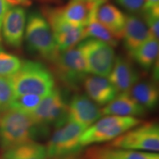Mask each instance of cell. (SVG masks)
Returning a JSON list of instances; mask_svg holds the SVG:
<instances>
[{"mask_svg": "<svg viewBox=\"0 0 159 159\" xmlns=\"http://www.w3.org/2000/svg\"><path fill=\"white\" fill-rule=\"evenodd\" d=\"M47 130L35 125L29 115L9 108L0 115V148L4 151L35 141Z\"/></svg>", "mask_w": 159, "mask_h": 159, "instance_id": "obj_1", "label": "cell"}, {"mask_svg": "<svg viewBox=\"0 0 159 159\" xmlns=\"http://www.w3.org/2000/svg\"><path fill=\"white\" fill-rule=\"evenodd\" d=\"M16 95L45 97L55 88L54 75L42 63L24 61L19 70L9 77Z\"/></svg>", "mask_w": 159, "mask_h": 159, "instance_id": "obj_2", "label": "cell"}, {"mask_svg": "<svg viewBox=\"0 0 159 159\" xmlns=\"http://www.w3.org/2000/svg\"><path fill=\"white\" fill-rule=\"evenodd\" d=\"M25 41L27 48L51 62L59 52L48 21L39 11L30 13L26 21Z\"/></svg>", "mask_w": 159, "mask_h": 159, "instance_id": "obj_3", "label": "cell"}, {"mask_svg": "<svg viewBox=\"0 0 159 159\" xmlns=\"http://www.w3.org/2000/svg\"><path fill=\"white\" fill-rule=\"evenodd\" d=\"M142 123L136 117L108 115L99 118L85 130L80 139L82 148L99 143L111 142L129 129Z\"/></svg>", "mask_w": 159, "mask_h": 159, "instance_id": "obj_4", "label": "cell"}, {"mask_svg": "<svg viewBox=\"0 0 159 159\" xmlns=\"http://www.w3.org/2000/svg\"><path fill=\"white\" fill-rule=\"evenodd\" d=\"M51 63L57 78L71 90H78L89 74L85 57L77 47L59 52Z\"/></svg>", "mask_w": 159, "mask_h": 159, "instance_id": "obj_5", "label": "cell"}, {"mask_svg": "<svg viewBox=\"0 0 159 159\" xmlns=\"http://www.w3.org/2000/svg\"><path fill=\"white\" fill-rule=\"evenodd\" d=\"M67 106L68 102L62 90L55 88L43 97L29 116L35 125L42 128L48 130L50 126L59 128L67 122Z\"/></svg>", "mask_w": 159, "mask_h": 159, "instance_id": "obj_6", "label": "cell"}, {"mask_svg": "<svg viewBox=\"0 0 159 159\" xmlns=\"http://www.w3.org/2000/svg\"><path fill=\"white\" fill-rule=\"evenodd\" d=\"M41 13L50 26L59 52L75 47L85 39L84 27L66 21L61 14L60 7L45 6L43 7Z\"/></svg>", "mask_w": 159, "mask_h": 159, "instance_id": "obj_7", "label": "cell"}, {"mask_svg": "<svg viewBox=\"0 0 159 159\" xmlns=\"http://www.w3.org/2000/svg\"><path fill=\"white\" fill-rule=\"evenodd\" d=\"M108 145L142 152H158L159 126L156 122L140 123L111 141Z\"/></svg>", "mask_w": 159, "mask_h": 159, "instance_id": "obj_8", "label": "cell"}, {"mask_svg": "<svg viewBox=\"0 0 159 159\" xmlns=\"http://www.w3.org/2000/svg\"><path fill=\"white\" fill-rule=\"evenodd\" d=\"M77 47L85 57L89 74L108 76L116 58L114 47L92 38L83 40Z\"/></svg>", "mask_w": 159, "mask_h": 159, "instance_id": "obj_9", "label": "cell"}, {"mask_svg": "<svg viewBox=\"0 0 159 159\" xmlns=\"http://www.w3.org/2000/svg\"><path fill=\"white\" fill-rule=\"evenodd\" d=\"M85 129V127L68 121L57 128L46 146L48 159L72 156L78 152L83 148L80 139Z\"/></svg>", "mask_w": 159, "mask_h": 159, "instance_id": "obj_10", "label": "cell"}, {"mask_svg": "<svg viewBox=\"0 0 159 159\" xmlns=\"http://www.w3.org/2000/svg\"><path fill=\"white\" fill-rule=\"evenodd\" d=\"M102 116L101 109L86 94L74 95L67 106V121L88 128Z\"/></svg>", "mask_w": 159, "mask_h": 159, "instance_id": "obj_11", "label": "cell"}, {"mask_svg": "<svg viewBox=\"0 0 159 159\" xmlns=\"http://www.w3.org/2000/svg\"><path fill=\"white\" fill-rule=\"evenodd\" d=\"M26 12L22 7H10L6 12L2 25V33L5 43L13 48H19L25 35Z\"/></svg>", "mask_w": 159, "mask_h": 159, "instance_id": "obj_12", "label": "cell"}, {"mask_svg": "<svg viewBox=\"0 0 159 159\" xmlns=\"http://www.w3.org/2000/svg\"><path fill=\"white\" fill-rule=\"evenodd\" d=\"M107 77L119 93L128 92L139 81V73L132 60L119 55Z\"/></svg>", "mask_w": 159, "mask_h": 159, "instance_id": "obj_13", "label": "cell"}, {"mask_svg": "<svg viewBox=\"0 0 159 159\" xmlns=\"http://www.w3.org/2000/svg\"><path fill=\"white\" fill-rule=\"evenodd\" d=\"M86 95L98 106H105L113 100L119 92L108 77L88 75L83 83Z\"/></svg>", "mask_w": 159, "mask_h": 159, "instance_id": "obj_14", "label": "cell"}, {"mask_svg": "<svg viewBox=\"0 0 159 159\" xmlns=\"http://www.w3.org/2000/svg\"><path fill=\"white\" fill-rule=\"evenodd\" d=\"M148 26L138 15H126V22L123 34V43L128 55L131 54L145 41L151 38Z\"/></svg>", "mask_w": 159, "mask_h": 159, "instance_id": "obj_15", "label": "cell"}, {"mask_svg": "<svg viewBox=\"0 0 159 159\" xmlns=\"http://www.w3.org/2000/svg\"><path fill=\"white\" fill-rule=\"evenodd\" d=\"M85 159H159V154L107 145L89 148L85 152Z\"/></svg>", "mask_w": 159, "mask_h": 159, "instance_id": "obj_16", "label": "cell"}, {"mask_svg": "<svg viewBox=\"0 0 159 159\" xmlns=\"http://www.w3.org/2000/svg\"><path fill=\"white\" fill-rule=\"evenodd\" d=\"M103 116L139 117L144 116L146 110L128 92H121L101 109Z\"/></svg>", "mask_w": 159, "mask_h": 159, "instance_id": "obj_17", "label": "cell"}, {"mask_svg": "<svg viewBox=\"0 0 159 159\" xmlns=\"http://www.w3.org/2000/svg\"><path fill=\"white\" fill-rule=\"evenodd\" d=\"M97 17L102 25L115 39H122L124 34L126 15L116 6L105 2L99 5L97 11Z\"/></svg>", "mask_w": 159, "mask_h": 159, "instance_id": "obj_18", "label": "cell"}, {"mask_svg": "<svg viewBox=\"0 0 159 159\" xmlns=\"http://www.w3.org/2000/svg\"><path fill=\"white\" fill-rule=\"evenodd\" d=\"M128 92L146 111L152 110L158 105L159 92L156 82L138 81Z\"/></svg>", "mask_w": 159, "mask_h": 159, "instance_id": "obj_19", "label": "cell"}, {"mask_svg": "<svg viewBox=\"0 0 159 159\" xmlns=\"http://www.w3.org/2000/svg\"><path fill=\"white\" fill-rule=\"evenodd\" d=\"M2 159H48L46 146L32 141L4 150Z\"/></svg>", "mask_w": 159, "mask_h": 159, "instance_id": "obj_20", "label": "cell"}, {"mask_svg": "<svg viewBox=\"0 0 159 159\" xmlns=\"http://www.w3.org/2000/svg\"><path fill=\"white\" fill-rule=\"evenodd\" d=\"M92 6L91 0L88 2L71 0L64 7H60V10L63 17L69 22L85 27Z\"/></svg>", "mask_w": 159, "mask_h": 159, "instance_id": "obj_21", "label": "cell"}, {"mask_svg": "<svg viewBox=\"0 0 159 159\" xmlns=\"http://www.w3.org/2000/svg\"><path fill=\"white\" fill-rule=\"evenodd\" d=\"M158 41L151 37L129 56L142 69L149 70L158 60Z\"/></svg>", "mask_w": 159, "mask_h": 159, "instance_id": "obj_22", "label": "cell"}, {"mask_svg": "<svg viewBox=\"0 0 159 159\" xmlns=\"http://www.w3.org/2000/svg\"><path fill=\"white\" fill-rule=\"evenodd\" d=\"M43 97L35 94L16 95L10 108L27 115H30L40 104Z\"/></svg>", "mask_w": 159, "mask_h": 159, "instance_id": "obj_23", "label": "cell"}, {"mask_svg": "<svg viewBox=\"0 0 159 159\" xmlns=\"http://www.w3.org/2000/svg\"><path fill=\"white\" fill-rule=\"evenodd\" d=\"M22 61L0 45V76L10 77L19 70Z\"/></svg>", "mask_w": 159, "mask_h": 159, "instance_id": "obj_24", "label": "cell"}, {"mask_svg": "<svg viewBox=\"0 0 159 159\" xmlns=\"http://www.w3.org/2000/svg\"><path fill=\"white\" fill-rule=\"evenodd\" d=\"M14 97L15 93L9 77L0 76V113L10 108Z\"/></svg>", "mask_w": 159, "mask_h": 159, "instance_id": "obj_25", "label": "cell"}, {"mask_svg": "<svg viewBox=\"0 0 159 159\" xmlns=\"http://www.w3.org/2000/svg\"><path fill=\"white\" fill-rule=\"evenodd\" d=\"M116 3L130 14L140 15L144 9V0H116Z\"/></svg>", "mask_w": 159, "mask_h": 159, "instance_id": "obj_26", "label": "cell"}, {"mask_svg": "<svg viewBox=\"0 0 159 159\" xmlns=\"http://www.w3.org/2000/svg\"><path fill=\"white\" fill-rule=\"evenodd\" d=\"M143 12H159V0H144Z\"/></svg>", "mask_w": 159, "mask_h": 159, "instance_id": "obj_27", "label": "cell"}, {"mask_svg": "<svg viewBox=\"0 0 159 159\" xmlns=\"http://www.w3.org/2000/svg\"><path fill=\"white\" fill-rule=\"evenodd\" d=\"M10 7V5L7 3L6 0H0V33H1L2 25V21L6 12Z\"/></svg>", "mask_w": 159, "mask_h": 159, "instance_id": "obj_28", "label": "cell"}, {"mask_svg": "<svg viewBox=\"0 0 159 159\" xmlns=\"http://www.w3.org/2000/svg\"><path fill=\"white\" fill-rule=\"evenodd\" d=\"M10 5L12 6H23V7H29L31 5L32 2L30 0H6Z\"/></svg>", "mask_w": 159, "mask_h": 159, "instance_id": "obj_29", "label": "cell"}, {"mask_svg": "<svg viewBox=\"0 0 159 159\" xmlns=\"http://www.w3.org/2000/svg\"><path fill=\"white\" fill-rule=\"evenodd\" d=\"M52 159H80V158H77V156H75V155H72V156L61 157V158H52Z\"/></svg>", "mask_w": 159, "mask_h": 159, "instance_id": "obj_30", "label": "cell"}, {"mask_svg": "<svg viewBox=\"0 0 159 159\" xmlns=\"http://www.w3.org/2000/svg\"><path fill=\"white\" fill-rule=\"evenodd\" d=\"M39 1H41V2H43V3H55V2H57V0H39Z\"/></svg>", "mask_w": 159, "mask_h": 159, "instance_id": "obj_31", "label": "cell"}, {"mask_svg": "<svg viewBox=\"0 0 159 159\" xmlns=\"http://www.w3.org/2000/svg\"><path fill=\"white\" fill-rule=\"evenodd\" d=\"M81 1H84V2H88L89 0H81Z\"/></svg>", "mask_w": 159, "mask_h": 159, "instance_id": "obj_32", "label": "cell"}, {"mask_svg": "<svg viewBox=\"0 0 159 159\" xmlns=\"http://www.w3.org/2000/svg\"><path fill=\"white\" fill-rule=\"evenodd\" d=\"M0 115H1V113H0Z\"/></svg>", "mask_w": 159, "mask_h": 159, "instance_id": "obj_33", "label": "cell"}]
</instances>
